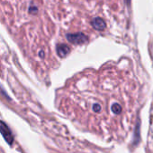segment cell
Here are the masks:
<instances>
[{
    "label": "cell",
    "instance_id": "cell-1",
    "mask_svg": "<svg viewBox=\"0 0 153 153\" xmlns=\"http://www.w3.org/2000/svg\"><path fill=\"white\" fill-rule=\"evenodd\" d=\"M96 82H92L87 75L88 86L78 81L69 87V117L77 119L82 126L96 131L97 134L111 135L126 134V126L133 125V106L130 103L128 91L130 82L118 73L112 75L109 71L108 82L106 76L94 75Z\"/></svg>",
    "mask_w": 153,
    "mask_h": 153
},
{
    "label": "cell",
    "instance_id": "cell-2",
    "mask_svg": "<svg viewBox=\"0 0 153 153\" xmlns=\"http://www.w3.org/2000/svg\"><path fill=\"white\" fill-rule=\"evenodd\" d=\"M0 133H1V134L4 136V138L5 139V141L9 144H12L13 143V135H12L9 128L6 126L5 124H4L1 121H0Z\"/></svg>",
    "mask_w": 153,
    "mask_h": 153
}]
</instances>
